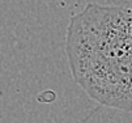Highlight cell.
I'll return each instance as SVG.
<instances>
[{"label":"cell","instance_id":"obj_1","mask_svg":"<svg viewBox=\"0 0 132 123\" xmlns=\"http://www.w3.org/2000/svg\"><path fill=\"white\" fill-rule=\"evenodd\" d=\"M65 51L73 80L102 106L132 108V13L89 3L71 17Z\"/></svg>","mask_w":132,"mask_h":123}]
</instances>
